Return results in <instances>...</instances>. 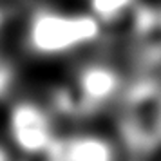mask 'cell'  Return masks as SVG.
Listing matches in <instances>:
<instances>
[{
	"mask_svg": "<svg viewBox=\"0 0 161 161\" xmlns=\"http://www.w3.org/2000/svg\"><path fill=\"white\" fill-rule=\"evenodd\" d=\"M118 132L134 156H148L161 148V80L141 76L119 96Z\"/></svg>",
	"mask_w": 161,
	"mask_h": 161,
	"instance_id": "6da1fadb",
	"label": "cell"
},
{
	"mask_svg": "<svg viewBox=\"0 0 161 161\" xmlns=\"http://www.w3.org/2000/svg\"><path fill=\"white\" fill-rule=\"evenodd\" d=\"M102 24L91 13H65L42 8L25 25V45L36 56H62L94 44L102 36Z\"/></svg>",
	"mask_w": 161,
	"mask_h": 161,
	"instance_id": "7a4b0ae2",
	"label": "cell"
},
{
	"mask_svg": "<svg viewBox=\"0 0 161 161\" xmlns=\"http://www.w3.org/2000/svg\"><path fill=\"white\" fill-rule=\"evenodd\" d=\"M125 81L119 69L107 62H87L76 69L71 83L56 94L60 110L71 116H92L119 102Z\"/></svg>",
	"mask_w": 161,
	"mask_h": 161,
	"instance_id": "3957f363",
	"label": "cell"
},
{
	"mask_svg": "<svg viewBox=\"0 0 161 161\" xmlns=\"http://www.w3.org/2000/svg\"><path fill=\"white\" fill-rule=\"evenodd\" d=\"M8 134L16 150L27 158L47 159L62 139L51 112L31 100L16 102L8 114Z\"/></svg>",
	"mask_w": 161,
	"mask_h": 161,
	"instance_id": "277c9868",
	"label": "cell"
},
{
	"mask_svg": "<svg viewBox=\"0 0 161 161\" xmlns=\"http://www.w3.org/2000/svg\"><path fill=\"white\" fill-rule=\"evenodd\" d=\"M44 161H118V150L109 138L85 132L62 138Z\"/></svg>",
	"mask_w": 161,
	"mask_h": 161,
	"instance_id": "5b68a950",
	"label": "cell"
},
{
	"mask_svg": "<svg viewBox=\"0 0 161 161\" xmlns=\"http://www.w3.org/2000/svg\"><path fill=\"white\" fill-rule=\"evenodd\" d=\"M136 6L138 0H89L91 15H94L102 25L119 24L125 16L138 11Z\"/></svg>",
	"mask_w": 161,
	"mask_h": 161,
	"instance_id": "8992f818",
	"label": "cell"
},
{
	"mask_svg": "<svg viewBox=\"0 0 161 161\" xmlns=\"http://www.w3.org/2000/svg\"><path fill=\"white\" fill-rule=\"evenodd\" d=\"M9 83H11V69L4 60H0V94L6 92Z\"/></svg>",
	"mask_w": 161,
	"mask_h": 161,
	"instance_id": "52a82bcc",
	"label": "cell"
},
{
	"mask_svg": "<svg viewBox=\"0 0 161 161\" xmlns=\"http://www.w3.org/2000/svg\"><path fill=\"white\" fill-rule=\"evenodd\" d=\"M0 161H8V158H6V154H4L2 148H0Z\"/></svg>",
	"mask_w": 161,
	"mask_h": 161,
	"instance_id": "ba28073f",
	"label": "cell"
}]
</instances>
